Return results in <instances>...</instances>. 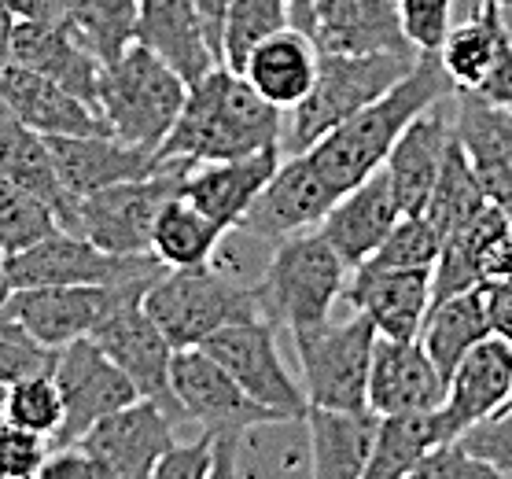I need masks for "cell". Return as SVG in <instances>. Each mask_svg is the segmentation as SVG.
Masks as SVG:
<instances>
[{
    "mask_svg": "<svg viewBox=\"0 0 512 479\" xmlns=\"http://www.w3.org/2000/svg\"><path fill=\"white\" fill-rule=\"evenodd\" d=\"M454 137L465 148L490 203L512 211V115L479 93H457Z\"/></svg>",
    "mask_w": 512,
    "mask_h": 479,
    "instance_id": "484cf974",
    "label": "cell"
},
{
    "mask_svg": "<svg viewBox=\"0 0 512 479\" xmlns=\"http://www.w3.org/2000/svg\"><path fill=\"white\" fill-rule=\"evenodd\" d=\"M155 479H214V435L199 432L192 443H174L159 457Z\"/></svg>",
    "mask_w": 512,
    "mask_h": 479,
    "instance_id": "c3c4849f",
    "label": "cell"
},
{
    "mask_svg": "<svg viewBox=\"0 0 512 479\" xmlns=\"http://www.w3.org/2000/svg\"><path fill=\"white\" fill-rule=\"evenodd\" d=\"M192 170L185 159H166V166L152 177L118 181L96 188L89 196L70 199L59 229L85 236L89 244L104 247L111 255H152V229L163 203L181 192V181Z\"/></svg>",
    "mask_w": 512,
    "mask_h": 479,
    "instance_id": "8992f818",
    "label": "cell"
},
{
    "mask_svg": "<svg viewBox=\"0 0 512 479\" xmlns=\"http://www.w3.org/2000/svg\"><path fill=\"white\" fill-rule=\"evenodd\" d=\"M476 93L483 96V100H490V104L512 107V48L498 59V67L487 74V82L479 85Z\"/></svg>",
    "mask_w": 512,
    "mask_h": 479,
    "instance_id": "f5cc1de1",
    "label": "cell"
},
{
    "mask_svg": "<svg viewBox=\"0 0 512 479\" xmlns=\"http://www.w3.org/2000/svg\"><path fill=\"white\" fill-rule=\"evenodd\" d=\"M155 255H111L89 244L85 236L56 229L26 251L8 255L12 288H41V284H133L155 281L163 273Z\"/></svg>",
    "mask_w": 512,
    "mask_h": 479,
    "instance_id": "30bf717a",
    "label": "cell"
},
{
    "mask_svg": "<svg viewBox=\"0 0 512 479\" xmlns=\"http://www.w3.org/2000/svg\"><path fill=\"white\" fill-rule=\"evenodd\" d=\"M140 0H74L67 26L100 63H111L137 41Z\"/></svg>",
    "mask_w": 512,
    "mask_h": 479,
    "instance_id": "8d00e7d4",
    "label": "cell"
},
{
    "mask_svg": "<svg viewBox=\"0 0 512 479\" xmlns=\"http://www.w3.org/2000/svg\"><path fill=\"white\" fill-rule=\"evenodd\" d=\"M443 240L446 236L435 229L428 214H402L369 262L391 269H435Z\"/></svg>",
    "mask_w": 512,
    "mask_h": 479,
    "instance_id": "b9f144b4",
    "label": "cell"
},
{
    "mask_svg": "<svg viewBox=\"0 0 512 479\" xmlns=\"http://www.w3.org/2000/svg\"><path fill=\"white\" fill-rule=\"evenodd\" d=\"M512 391V343L498 336H487L457 362V369L446 380V398L439 406L446 439L472 428L476 421L498 413L509 402Z\"/></svg>",
    "mask_w": 512,
    "mask_h": 479,
    "instance_id": "7402d4cb",
    "label": "cell"
},
{
    "mask_svg": "<svg viewBox=\"0 0 512 479\" xmlns=\"http://www.w3.org/2000/svg\"><path fill=\"white\" fill-rule=\"evenodd\" d=\"M12 30H15V15H12V8L0 0V67L12 59Z\"/></svg>",
    "mask_w": 512,
    "mask_h": 479,
    "instance_id": "11a10c76",
    "label": "cell"
},
{
    "mask_svg": "<svg viewBox=\"0 0 512 479\" xmlns=\"http://www.w3.org/2000/svg\"><path fill=\"white\" fill-rule=\"evenodd\" d=\"M505 406H512V391H509V402H505Z\"/></svg>",
    "mask_w": 512,
    "mask_h": 479,
    "instance_id": "94428289",
    "label": "cell"
},
{
    "mask_svg": "<svg viewBox=\"0 0 512 479\" xmlns=\"http://www.w3.org/2000/svg\"><path fill=\"white\" fill-rule=\"evenodd\" d=\"M306 34L321 52H417L402 34L398 0H314Z\"/></svg>",
    "mask_w": 512,
    "mask_h": 479,
    "instance_id": "d4e9b609",
    "label": "cell"
},
{
    "mask_svg": "<svg viewBox=\"0 0 512 479\" xmlns=\"http://www.w3.org/2000/svg\"><path fill=\"white\" fill-rule=\"evenodd\" d=\"M185 96V78L166 59L155 56L152 48L137 45V41L118 59L104 63L100 82H96V107H100L107 129L122 141L152 148V152H159L166 133L174 129Z\"/></svg>",
    "mask_w": 512,
    "mask_h": 479,
    "instance_id": "5b68a950",
    "label": "cell"
},
{
    "mask_svg": "<svg viewBox=\"0 0 512 479\" xmlns=\"http://www.w3.org/2000/svg\"><path fill=\"white\" fill-rule=\"evenodd\" d=\"M0 332H23V328L15 325L12 317H8V314H4V310H0Z\"/></svg>",
    "mask_w": 512,
    "mask_h": 479,
    "instance_id": "680465c9",
    "label": "cell"
},
{
    "mask_svg": "<svg viewBox=\"0 0 512 479\" xmlns=\"http://www.w3.org/2000/svg\"><path fill=\"white\" fill-rule=\"evenodd\" d=\"M0 398H4V384H0Z\"/></svg>",
    "mask_w": 512,
    "mask_h": 479,
    "instance_id": "6125c7cd",
    "label": "cell"
},
{
    "mask_svg": "<svg viewBox=\"0 0 512 479\" xmlns=\"http://www.w3.org/2000/svg\"><path fill=\"white\" fill-rule=\"evenodd\" d=\"M498 277H512V211L487 199L443 240L439 262L431 269V292L435 299H446Z\"/></svg>",
    "mask_w": 512,
    "mask_h": 479,
    "instance_id": "2e32d148",
    "label": "cell"
},
{
    "mask_svg": "<svg viewBox=\"0 0 512 479\" xmlns=\"http://www.w3.org/2000/svg\"><path fill=\"white\" fill-rule=\"evenodd\" d=\"M336 199L339 196L325 185V177L317 174L306 155H284L236 229L255 240L280 244L288 236L317 229Z\"/></svg>",
    "mask_w": 512,
    "mask_h": 479,
    "instance_id": "e0dca14e",
    "label": "cell"
},
{
    "mask_svg": "<svg viewBox=\"0 0 512 479\" xmlns=\"http://www.w3.org/2000/svg\"><path fill=\"white\" fill-rule=\"evenodd\" d=\"M170 384L174 398L185 421H192L199 432L229 435V439H244L251 428H266V424H284L280 413L255 402L244 387L236 384L229 369L218 365L203 347H188L174 351V369H170Z\"/></svg>",
    "mask_w": 512,
    "mask_h": 479,
    "instance_id": "8fae6325",
    "label": "cell"
},
{
    "mask_svg": "<svg viewBox=\"0 0 512 479\" xmlns=\"http://www.w3.org/2000/svg\"><path fill=\"white\" fill-rule=\"evenodd\" d=\"M454 82L443 71V63L435 52H424L417 59V67L387 89L380 100H373L369 107H361L358 115H350L343 126H336L332 133H325L321 141L303 152L314 170L325 177V185L343 196L354 185H361L365 177H373L376 170H384L387 155L395 148V141L402 137V129L428 111L431 104H439L446 96H454Z\"/></svg>",
    "mask_w": 512,
    "mask_h": 479,
    "instance_id": "6da1fadb",
    "label": "cell"
},
{
    "mask_svg": "<svg viewBox=\"0 0 512 479\" xmlns=\"http://www.w3.org/2000/svg\"><path fill=\"white\" fill-rule=\"evenodd\" d=\"M0 417L19 424V428H30V432H41L52 439V435L59 432V424H63V398H59L52 369L23 376V380H15V384L4 387Z\"/></svg>",
    "mask_w": 512,
    "mask_h": 479,
    "instance_id": "60d3db41",
    "label": "cell"
},
{
    "mask_svg": "<svg viewBox=\"0 0 512 479\" xmlns=\"http://www.w3.org/2000/svg\"><path fill=\"white\" fill-rule=\"evenodd\" d=\"M487 336H490V321H487V306H483V292H479V288L446 295V299H431L428 314H424V325H420V332H417L420 347L428 351V358L435 362V369L443 373V380H450L457 362Z\"/></svg>",
    "mask_w": 512,
    "mask_h": 479,
    "instance_id": "d6a6232c",
    "label": "cell"
},
{
    "mask_svg": "<svg viewBox=\"0 0 512 479\" xmlns=\"http://www.w3.org/2000/svg\"><path fill=\"white\" fill-rule=\"evenodd\" d=\"M350 266L336 255L321 229L280 240L266 266V277L258 281L266 317L273 325L295 332L317 328L332 321V306L347 292Z\"/></svg>",
    "mask_w": 512,
    "mask_h": 479,
    "instance_id": "52a82bcc",
    "label": "cell"
},
{
    "mask_svg": "<svg viewBox=\"0 0 512 479\" xmlns=\"http://www.w3.org/2000/svg\"><path fill=\"white\" fill-rule=\"evenodd\" d=\"M52 454V439L0 417V479H34Z\"/></svg>",
    "mask_w": 512,
    "mask_h": 479,
    "instance_id": "f6af8a7d",
    "label": "cell"
},
{
    "mask_svg": "<svg viewBox=\"0 0 512 479\" xmlns=\"http://www.w3.org/2000/svg\"><path fill=\"white\" fill-rule=\"evenodd\" d=\"M413 479H498V476H494V468H490L487 461L472 457L457 439H450V443L435 446V450L413 468Z\"/></svg>",
    "mask_w": 512,
    "mask_h": 479,
    "instance_id": "7dc6e473",
    "label": "cell"
},
{
    "mask_svg": "<svg viewBox=\"0 0 512 479\" xmlns=\"http://www.w3.org/2000/svg\"><path fill=\"white\" fill-rule=\"evenodd\" d=\"M280 148H266L240 159H214V163H196L181 181V196L214 218V222L233 233L255 196L266 188L273 170L280 166Z\"/></svg>",
    "mask_w": 512,
    "mask_h": 479,
    "instance_id": "cb8c5ba5",
    "label": "cell"
},
{
    "mask_svg": "<svg viewBox=\"0 0 512 479\" xmlns=\"http://www.w3.org/2000/svg\"><path fill=\"white\" fill-rule=\"evenodd\" d=\"M152 281L133 284H41V288H12L4 299V314L37 339L48 351H59L74 339L93 336L100 321L129 295H144Z\"/></svg>",
    "mask_w": 512,
    "mask_h": 479,
    "instance_id": "9c48e42d",
    "label": "cell"
},
{
    "mask_svg": "<svg viewBox=\"0 0 512 479\" xmlns=\"http://www.w3.org/2000/svg\"><path fill=\"white\" fill-rule=\"evenodd\" d=\"M177 417L152 398L107 413L78 439L85 454L104 468V479H155L159 457L177 443Z\"/></svg>",
    "mask_w": 512,
    "mask_h": 479,
    "instance_id": "5bb4252c",
    "label": "cell"
},
{
    "mask_svg": "<svg viewBox=\"0 0 512 479\" xmlns=\"http://www.w3.org/2000/svg\"><path fill=\"white\" fill-rule=\"evenodd\" d=\"M0 177H8L19 188L45 199L48 207L56 211V222L67 214L70 199H74L67 188L59 185L48 137H41L37 129L23 126L12 115H0Z\"/></svg>",
    "mask_w": 512,
    "mask_h": 479,
    "instance_id": "836d02e7",
    "label": "cell"
},
{
    "mask_svg": "<svg viewBox=\"0 0 512 479\" xmlns=\"http://www.w3.org/2000/svg\"><path fill=\"white\" fill-rule=\"evenodd\" d=\"M398 218H402V207L391 188V177L387 170H376L373 177L343 192L317 229L350 269H358L376 255V247L384 244Z\"/></svg>",
    "mask_w": 512,
    "mask_h": 479,
    "instance_id": "603a6c76",
    "label": "cell"
},
{
    "mask_svg": "<svg viewBox=\"0 0 512 479\" xmlns=\"http://www.w3.org/2000/svg\"><path fill=\"white\" fill-rule=\"evenodd\" d=\"M310 435V472L317 479H365L373 457L380 413L373 409H328L306 406Z\"/></svg>",
    "mask_w": 512,
    "mask_h": 479,
    "instance_id": "f546056e",
    "label": "cell"
},
{
    "mask_svg": "<svg viewBox=\"0 0 512 479\" xmlns=\"http://www.w3.org/2000/svg\"><path fill=\"white\" fill-rule=\"evenodd\" d=\"M0 111L37 129L41 137H82V133H111L104 115L82 96H74L59 82L19 63L0 67Z\"/></svg>",
    "mask_w": 512,
    "mask_h": 479,
    "instance_id": "d6986e66",
    "label": "cell"
},
{
    "mask_svg": "<svg viewBox=\"0 0 512 479\" xmlns=\"http://www.w3.org/2000/svg\"><path fill=\"white\" fill-rule=\"evenodd\" d=\"M446 398V380L420 347V339L376 336L369 365V409L387 413H431Z\"/></svg>",
    "mask_w": 512,
    "mask_h": 479,
    "instance_id": "44dd1931",
    "label": "cell"
},
{
    "mask_svg": "<svg viewBox=\"0 0 512 479\" xmlns=\"http://www.w3.org/2000/svg\"><path fill=\"white\" fill-rule=\"evenodd\" d=\"M498 4H505V0H498Z\"/></svg>",
    "mask_w": 512,
    "mask_h": 479,
    "instance_id": "be15d7a7",
    "label": "cell"
},
{
    "mask_svg": "<svg viewBox=\"0 0 512 479\" xmlns=\"http://www.w3.org/2000/svg\"><path fill=\"white\" fill-rule=\"evenodd\" d=\"M15 19H34V23H63L74 0H4Z\"/></svg>",
    "mask_w": 512,
    "mask_h": 479,
    "instance_id": "816d5d0a",
    "label": "cell"
},
{
    "mask_svg": "<svg viewBox=\"0 0 512 479\" xmlns=\"http://www.w3.org/2000/svg\"><path fill=\"white\" fill-rule=\"evenodd\" d=\"M317 59H321V48L314 45V37L299 26H284L251 48L240 74L262 100H269L280 111H291L310 93L317 78Z\"/></svg>",
    "mask_w": 512,
    "mask_h": 479,
    "instance_id": "4dcf8cb0",
    "label": "cell"
},
{
    "mask_svg": "<svg viewBox=\"0 0 512 479\" xmlns=\"http://www.w3.org/2000/svg\"><path fill=\"white\" fill-rule=\"evenodd\" d=\"M354 277L347 284V303L376 325L387 339H417L431 299V269H391L361 262L350 269Z\"/></svg>",
    "mask_w": 512,
    "mask_h": 479,
    "instance_id": "ffe728a7",
    "label": "cell"
},
{
    "mask_svg": "<svg viewBox=\"0 0 512 479\" xmlns=\"http://www.w3.org/2000/svg\"><path fill=\"white\" fill-rule=\"evenodd\" d=\"M144 310L174 351L203 347L218 328L266 317L258 284L236 281L214 262L188 269H163L144 292Z\"/></svg>",
    "mask_w": 512,
    "mask_h": 479,
    "instance_id": "277c9868",
    "label": "cell"
},
{
    "mask_svg": "<svg viewBox=\"0 0 512 479\" xmlns=\"http://www.w3.org/2000/svg\"><path fill=\"white\" fill-rule=\"evenodd\" d=\"M100 351L133 380L140 398H152L166 406L177 421H185V413L177 406L174 384H170V369H174V347L170 339L159 332L148 310H144V295H129L100 321L93 336Z\"/></svg>",
    "mask_w": 512,
    "mask_h": 479,
    "instance_id": "9a60e30c",
    "label": "cell"
},
{
    "mask_svg": "<svg viewBox=\"0 0 512 479\" xmlns=\"http://www.w3.org/2000/svg\"><path fill=\"white\" fill-rule=\"evenodd\" d=\"M398 19L406 41L420 56L439 52L454 26V0H398Z\"/></svg>",
    "mask_w": 512,
    "mask_h": 479,
    "instance_id": "ee69618b",
    "label": "cell"
},
{
    "mask_svg": "<svg viewBox=\"0 0 512 479\" xmlns=\"http://www.w3.org/2000/svg\"><path fill=\"white\" fill-rule=\"evenodd\" d=\"M376 336L380 332L365 314H354L347 321H325L317 328L295 332L306 406H369V365H373Z\"/></svg>",
    "mask_w": 512,
    "mask_h": 479,
    "instance_id": "ba28073f",
    "label": "cell"
},
{
    "mask_svg": "<svg viewBox=\"0 0 512 479\" xmlns=\"http://www.w3.org/2000/svg\"><path fill=\"white\" fill-rule=\"evenodd\" d=\"M310 15H314V0H291V23L299 30L310 26Z\"/></svg>",
    "mask_w": 512,
    "mask_h": 479,
    "instance_id": "9f6ffc18",
    "label": "cell"
},
{
    "mask_svg": "<svg viewBox=\"0 0 512 479\" xmlns=\"http://www.w3.org/2000/svg\"><path fill=\"white\" fill-rule=\"evenodd\" d=\"M56 229V211L48 207L45 199L19 188L8 177H0V251L4 255L26 251L30 244L45 240Z\"/></svg>",
    "mask_w": 512,
    "mask_h": 479,
    "instance_id": "ab89813d",
    "label": "cell"
},
{
    "mask_svg": "<svg viewBox=\"0 0 512 479\" xmlns=\"http://www.w3.org/2000/svg\"><path fill=\"white\" fill-rule=\"evenodd\" d=\"M439 443H450L443 432V421H439V409H431V413H387V417H380V428H376L365 479L413 476V468Z\"/></svg>",
    "mask_w": 512,
    "mask_h": 479,
    "instance_id": "d590c367",
    "label": "cell"
},
{
    "mask_svg": "<svg viewBox=\"0 0 512 479\" xmlns=\"http://www.w3.org/2000/svg\"><path fill=\"white\" fill-rule=\"evenodd\" d=\"M137 45L152 48L188 85H196L214 67H222L210 48L196 0H140Z\"/></svg>",
    "mask_w": 512,
    "mask_h": 479,
    "instance_id": "83f0119b",
    "label": "cell"
},
{
    "mask_svg": "<svg viewBox=\"0 0 512 479\" xmlns=\"http://www.w3.org/2000/svg\"><path fill=\"white\" fill-rule=\"evenodd\" d=\"M210 358L229 369L236 384L247 395L280 413L284 421H303L306 417V391L295 384V376L284 369L277 351V325L269 317L225 325L203 343Z\"/></svg>",
    "mask_w": 512,
    "mask_h": 479,
    "instance_id": "4fadbf2b",
    "label": "cell"
},
{
    "mask_svg": "<svg viewBox=\"0 0 512 479\" xmlns=\"http://www.w3.org/2000/svg\"><path fill=\"white\" fill-rule=\"evenodd\" d=\"M483 292V306H487L490 336L512 343V277H498L479 288Z\"/></svg>",
    "mask_w": 512,
    "mask_h": 479,
    "instance_id": "f907efd6",
    "label": "cell"
},
{
    "mask_svg": "<svg viewBox=\"0 0 512 479\" xmlns=\"http://www.w3.org/2000/svg\"><path fill=\"white\" fill-rule=\"evenodd\" d=\"M8 295H12V277H8V255L0 251V306H4Z\"/></svg>",
    "mask_w": 512,
    "mask_h": 479,
    "instance_id": "6f0895ef",
    "label": "cell"
},
{
    "mask_svg": "<svg viewBox=\"0 0 512 479\" xmlns=\"http://www.w3.org/2000/svg\"><path fill=\"white\" fill-rule=\"evenodd\" d=\"M501 12H505V26H509V34H512V0L501 4Z\"/></svg>",
    "mask_w": 512,
    "mask_h": 479,
    "instance_id": "91938a15",
    "label": "cell"
},
{
    "mask_svg": "<svg viewBox=\"0 0 512 479\" xmlns=\"http://www.w3.org/2000/svg\"><path fill=\"white\" fill-rule=\"evenodd\" d=\"M225 233L222 225L207 218V214L192 207L181 192L163 203V211L155 218L152 229V255L163 262L166 269H188L214 262L218 247H222Z\"/></svg>",
    "mask_w": 512,
    "mask_h": 479,
    "instance_id": "e575fe53",
    "label": "cell"
},
{
    "mask_svg": "<svg viewBox=\"0 0 512 479\" xmlns=\"http://www.w3.org/2000/svg\"><path fill=\"white\" fill-rule=\"evenodd\" d=\"M0 115H4V111H0Z\"/></svg>",
    "mask_w": 512,
    "mask_h": 479,
    "instance_id": "03108f58",
    "label": "cell"
},
{
    "mask_svg": "<svg viewBox=\"0 0 512 479\" xmlns=\"http://www.w3.org/2000/svg\"><path fill=\"white\" fill-rule=\"evenodd\" d=\"M512 48V34L505 26V12L498 0H479V8L465 23L450 26L443 48L435 52L443 71L450 74L457 93H476L498 59Z\"/></svg>",
    "mask_w": 512,
    "mask_h": 479,
    "instance_id": "1f68e13d",
    "label": "cell"
},
{
    "mask_svg": "<svg viewBox=\"0 0 512 479\" xmlns=\"http://www.w3.org/2000/svg\"><path fill=\"white\" fill-rule=\"evenodd\" d=\"M483 203H487V192L479 185V177H476V170H472V163H468L465 148H461L454 137L443 155L435 188H431V196L420 214H428L431 222H435V229L443 236H450L457 225H465Z\"/></svg>",
    "mask_w": 512,
    "mask_h": 479,
    "instance_id": "74e56055",
    "label": "cell"
},
{
    "mask_svg": "<svg viewBox=\"0 0 512 479\" xmlns=\"http://www.w3.org/2000/svg\"><path fill=\"white\" fill-rule=\"evenodd\" d=\"M509 115H512V107H509Z\"/></svg>",
    "mask_w": 512,
    "mask_h": 479,
    "instance_id": "e7e4bbea",
    "label": "cell"
},
{
    "mask_svg": "<svg viewBox=\"0 0 512 479\" xmlns=\"http://www.w3.org/2000/svg\"><path fill=\"white\" fill-rule=\"evenodd\" d=\"M457 443L472 457L487 461L498 479H512V406H501L498 413L465 428L457 435Z\"/></svg>",
    "mask_w": 512,
    "mask_h": 479,
    "instance_id": "7bdbcfd3",
    "label": "cell"
},
{
    "mask_svg": "<svg viewBox=\"0 0 512 479\" xmlns=\"http://www.w3.org/2000/svg\"><path fill=\"white\" fill-rule=\"evenodd\" d=\"M439 104L420 111L402 129V137L395 141V148H391L384 163L402 214L424 211L431 188H435V177H439V166H443V155L450 148V141H454V126H450V118H446V111Z\"/></svg>",
    "mask_w": 512,
    "mask_h": 479,
    "instance_id": "f1b7e54d",
    "label": "cell"
},
{
    "mask_svg": "<svg viewBox=\"0 0 512 479\" xmlns=\"http://www.w3.org/2000/svg\"><path fill=\"white\" fill-rule=\"evenodd\" d=\"M56 362V351L41 347L26 332H0V384L8 387L23 376L45 373Z\"/></svg>",
    "mask_w": 512,
    "mask_h": 479,
    "instance_id": "bcb514c9",
    "label": "cell"
},
{
    "mask_svg": "<svg viewBox=\"0 0 512 479\" xmlns=\"http://www.w3.org/2000/svg\"><path fill=\"white\" fill-rule=\"evenodd\" d=\"M41 479H104V468L85 454L82 446H56L41 465Z\"/></svg>",
    "mask_w": 512,
    "mask_h": 479,
    "instance_id": "681fc988",
    "label": "cell"
},
{
    "mask_svg": "<svg viewBox=\"0 0 512 479\" xmlns=\"http://www.w3.org/2000/svg\"><path fill=\"white\" fill-rule=\"evenodd\" d=\"M417 59V52H321L310 93L284 111L280 155L310 152L325 133L402 82Z\"/></svg>",
    "mask_w": 512,
    "mask_h": 479,
    "instance_id": "3957f363",
    "label": "cell"
},
{
    "mask_svg": "<svg viewBox=\"0 0 512 479\" xmlns=\"http://www.w3.org/2000/svg\"><path fill=\"white\" fill-rule=\"evenodd\" d=\"M291 23V0H233L225 15L222 56L229 71H244L251 48Z\"/></svg>",
    "mask_w": 512,
    "mask_h": 479,
    "instance_id": "f35d334b",
    "label": "cell"
},
{
    "mask_svg": "<svg viewBox=\"0 0 512 479\" xmlns=\"http://www.w3.org/2000/svg\"><path fill=\"white\" fill-rule=\"evenodd\" d=\"M26 71H37L82 96L85 104L96 107V82H100V59L74 37V30L63 23H34V19H15L12 30V59ZM100 111V107H96Z\"/></svg>",
    "mask_w": 512,
    "mask_h": 479,
    "instance_id": "4316f807",
    "label": "cell"
},
{
    "mask_svg": "<svg viewBox=\"0 0 512 479\" xmlns=\"http://www.w3.org/2000/svg\"><path fill=\"white\" fill-rule=\"evenodd\" d=\"M280 133L284 111L262 100L244 74L214 67L207 78L188 85L185 107L166 141L159 144V159H185L192 166L240 159L280 148Z\"/></svg>",
    "mask_w": 512,
    "mask_h": 479,
    "instance_id": "7a4b0ae2",
    "label": "cell"
},
{
    "mask_svg": "<svg viewBox=\"0 0 512 479\" xmlns=\"http://www.w3.org/2000/svg\"><path fill=\"white\" fill-rule=\"evenodd\" d=\"M52 376H56L59 398H63V424L52 435V450L74 446L100 417L140 398L133 380L89 336L59 347L56 362H52Z\"/></svg>",
    "mask_w": 512,
    "mask_h": 479,
    "instance_id": "7c38bea8",
    "label": "cell"
},
{
    "mask_svg": "<svg viewBox=\"0 0 512 479\" xmlns=\"http://www.w3.org/2000/svg\"><path fill=\"white\" fill-rule=\"evenodd\" d=\"M59 185L70 196H89L96 188L152 177L166 166L159 152L129 144L115 133H82V137H48Z\"/></svg>",
    "mask_w": 512,
    "mask_h": 479,
    "instance_id": "ac0fdd59",
    "label": "cell"
},
{
    "mask_svg": "<svg viewBox=\"0 0 512 479\" xmlns=\"http://www.w3.org/2000/svg\"><path fill=\"white\" fill-rule=\"evenodd\" d=\"M229 4H233V0H196L199 19H203V26H207L210 48H214V56H218V63H222V67H225L222 37H225V15H229Z\"/></svg>",
    "mask_w": 512,
    "mask_h": 479,
    "instance_id": "db71d44e",
    "label": "cell"
}]
</instances>
